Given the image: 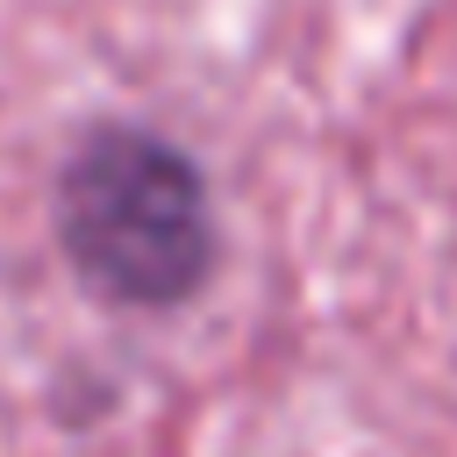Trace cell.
Masks as SVG:
<instances>
[{"instance_id":"6da1fadb","label":"cell","mask_w":457,"mask_h":457,"mask_svg":"<svg viewBox=\"0 0 457 457\" xmlns=\"http://www.w3.org/2000/svg\"><path fill=\"white\" fill-rule=\"evenodd\" d=\"M50 236L64 271L107 314H179L221 271L214 179L171 129L93 114L50 171Z\"/></svg>"}]
</instances>
